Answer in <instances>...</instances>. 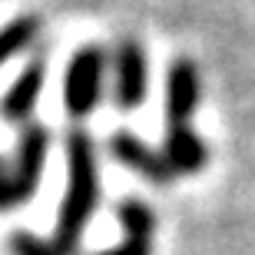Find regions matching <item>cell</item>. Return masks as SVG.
Wrapping results in <instances>:
<instances>
[{"instance_id": "cell-3", "label": "cell", "mask_w": 255, "mask_h": 255, "mask_svg": "<svg viewBox=\"0 0 255 255\" xmlns=\"http://www.w3.org/2000/svg\"><path fill=\"white\" fill-rule=\"evenodd\" d=\"M103 76H106V53L103 47L76 50L63 80V106L73 120H83L103 100Z\"/></svg>"}, {"instance_id": "cell-10", "label": "cell", "mask_w": 255, "mask_h": 255, "mask_svg": "<svg viewBox=\"0 0 255 255\" xmlns=\"http://www.w3.org/2000/svg\"><path fill=\"white\" fill-rule=\"evenodd\" d=\"M37 37H40V17H33V13H23V17L10 20L7 27H0V66L10 63L17 53H23Z\"/></svg>"}, {"instance_id": "cell-8", "label": "cell", "mask_w": 255, "mask_h": 255, "mask_svg": "<svg viewBox=\"0 0 255 255\" xmlns=\"http://www.w3.org/2000/svg\"><path fill=\"white\" fill-rule=\"evenodd\" d=\"M116 216L126 229L120 246L106 249L100 255H152V232H156V212L142 199H123L116 206Z\"/></svg>"}, {"instance_id": "cell-4", "label": "cell", "mask_w": 255, "mask_h": 255, "mask_svg": "<svg viewBox=\"0 0 255 255\" xmlns=\"http://www.w3.org/2000/svg\"><path fill=\"white\" fill-rule=\"evenodd\" d=\"M113 66H116V106L120 110H136L146 100V83H149V66H146V50L139 40L123 37L113 50Z\"/></svg>"}, {"instance_id": "cell-9", "label": "cell", "mask_w": 255, "mask_h": 255, "mask_svg": "<svg viewBox=\"0 0 255 255\" xmlns=\"http://www.w3.org/2000/svg\"><path fill=\"white\" fill-rule=\"evenodd\" d=\"M162 156L169 159L176 176H199L209 162L206 142L199 139V132L192 126H166V146Z\"/></svg>"}, {"instance_id": "cell-7", "label": "cell", "mask_w": 255, "mask_h": 255, "mask_svg": "<svg viewBox=\"0 0 255 255\" xmlns=\"http://www.w3.org/2000/svg\"><path fill=\"white\" fill-rule=\"evenodd\" d=\"M43 83H47V57L40 53L27 63V70L10 83V90L0 100V120L3 123H27L33 106H37L40 93H43Z\"/></svg>"}, {"instance_id": "cell-6", "label": "cell", "mask_w": 255, "mask_h": 255, "mask_svg": "<svg viewBox=\"0 0 255 255\" xmlns=\"http://www.w3.org/2000/svg\"><path fill=\"white\" fill-rule=\"evenodd\" d=\"M202 100L199 70L192 60H176L166 73V126H192Z\"/></svg>"}, {"instance_id": "cell-2", "label": "cell", "mask_w": 255, "mask_h": 255, "mask_svg": "<svg viewBox=\"0 0 255 255\" xmlns=\"http://www.w3.org/2000/svg\"><path fill=\"white\" fill-rule=\"evenodd\" d=\"M50 152V129L40 123L23 126L17 142V159L0 169V212L27 206L33 192H37L40 179H43V166H47Z\"/></svg>"}, {"instance_id": "cell-1", "label": "cell", "mask_w": 255, "mask_h": 255, "mask_svg": "<svg viewBox=\"0 0 255 255\" xmlns=\"http://www.w3.org/2000/svg\"><path fill=\"white\" fill-rule=\"evenodd\" d=\"M100 206V166H96L93 136L83 129L66 132V196L57 212L53 239H37L17 232L10 239L13 255H76L86 222Z\"/></svg>"}, {"instance_id": "cell-11", "label": "cell", "mask_w": 255, "mask_h": 255, "mask_svg": "<svg viewBox=\"0 0 255 255\" xmlns=\"http://www.w3.org/2000/svg\"><path fill=\"white\" fill-rule=\"evenodd\" d=\"M3 166H7V159H0V169H3Z\"/></svg>"}, {"instance_id": "cell-5", "label": "cell", "mask_w": 255, "mask_h": 255, "mask_svg": "<svg viewBox=\"0 0 255 255\" xmlns=\"http://www.w3.org/2000/svg\"><path fill=\"white\" fill-rule=\"evenodd\" d=\"M110 156L120 159L126 169H132L136 176L156 182V186H169V182L176 179V169L169 166V159H166L162 152H156L152 146H146L142 139H136V136L126 132V129L110 136Z\"/></svg>"}]
</instances>
